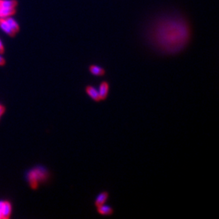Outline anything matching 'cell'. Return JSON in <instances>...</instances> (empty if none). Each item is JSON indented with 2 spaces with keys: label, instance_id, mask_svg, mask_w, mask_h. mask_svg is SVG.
<instances>
[{
  "label": "cell",
  "instance_id": "cell-7",
  "mask_svg": "<svg viewBox=\"0 0 219 219\" xmlns=\"http://www.w3.org/2000/svg\"><path fill=\"white\" fill-rule=\"evenodd\" d=\"M89 71L91 75L94 77H103L106 75V70L104 68L100 65H95V64L89 66Z\"/></svg>",
  "mask_w": 219,
  "mask_h": 219
},
{
  "label": "cell",
  "instance_id": "cell-2",
  "mask_svg": "<svg viewBox=\"0 0 219 219\" xmlns=\"http://www.w3.org/2000/svg\"><path fill=\"white\" fill-rule=\"evenodd\" d=\"M48 172L45 167H35L28 172L27 180L32 187H36L39 182L46 180Z\"/></svg>",
  "mask_w": 219,
  "mask_h": 219
},
{
  "label": "cell",
  "instance_id": "cell-13",
  "mask_svg": "<svg viewBox=\"0 0 219 219\" xmlns=\"http://www.w3.org/2000/svg\"><path fill=\"white\" fill-rule=\"evenodd\" d=\"M5 205V201H0V218H2V209Z\"/></svg>",
  "mask_w": 219,
  "mask_h": 219
},
{
  "label": "cell",
  "instance_id": "cell-12",
  "mask_svg": "<svg viewBox=\"0 0 219 219\" xmlns=\"http://www.w3.org/2000/svg\"><path fill=\"white\" fill-rule=\"evenodd\" d=\"M5 18H6V20L7 21V22L9 23V24L11 27L12 29H13L15 33L18 32V30H19V26H18V23L16 21V20H14V18H10L9 16V17H7Z\"/></svg>",
  "mask_w": 219,
  "mask_h": 219
},
{
  "label": "cell",
  "instance_id": "cell-5",
  "mask_svg": "<svg viewBox=\"0 0 219 219\" xmlns=\"http://www.w3.org/2000/svg\"><path fill=\"white\" fill-rule=\"evenodd\" d=\"M96 208V212L102 216H111L114 213V210L112 206L107 205L106 204L97 206Z\"/></svg>",
  "mask_w": 219,
  "mask_h": 219
},
{
  "label": "cell",
  "instance_id": "cell-10",
  "mask_svg": "<svg viewBox=\"0 0 219 219\" xmlns=\"http://www.w3.org/2000/svg\"><path fill=\"white\" fill-rule=\"evenodd\" d=\"M11 212V204L8 201H5V205H4L2 209V218H9Z\"/></svg>",
  "mask_w": 219,
  "mask_h": 219
},
{
  "label": "cell",
  "instance_id": "cell-9",
  "mask_svg": "<svg viewBox=\"0 0 219 219\" xmlns=\"http://www.w3.org/2000/svg\"><path fill=\"white\" fill-rule=\"evenodd\" d=\"M15 12V8L0 7V18H7L11 16Z\"/></svg>",
  "mask_w": 219,
  "mask_h": 219
},
{
  "label": "cell",
  "instance_id": "cell-15",
  "mask_svg": "<svg viewBox=\"0 0 219 219\" xmlns=\"http://www.w3.org/2000/svg\"><path fill=\"white\" fill-rule=\"evenodd\" d=\"M4 63H5V59L0 55V65H2Z\"/></svg>",
  "mask_w": 219,
  "mask_h": 219
},
{
  "label": "cell",
  "instance_id": "cell-1",
  "mask_svg": "<svg viewBox=\"0 0 219 219\" xmlns=\"http://www.w3.org/2000/svg\"><path fill=\"white\" fill-rule=\"evenodd\" d=\"M191 37L189 24L177 13L158 16L150 22L145 32L147 43L153 50L164 55L181 53L189 45Z\"/></svg>",
  "mask_w": 219,
  "mask_h": 219
},
{
  "label": "cell",
  "instance_id": "cell-14",
  "mask_svg": "<svg viewBox=\"0 0 219 219\" xmlns=\"http://www.w3.org/2000/svg\"><path fill=\"white\" fill-rule=\"evenodd\" d=\"M4 51V46H3V44H2V41L0 40V53H2Z\"/></svg>",
  "mask_w": 219,
  "mask_h": 219
},
{
  "label": "cell",
  "instance_id": "cell-4",
  "mask_svg": "<svg viewBox=\"0 0 219 219\" xmlns=\"http://www.w3.org/2000/svg\"><path fill=\"white\" fill-rule=\"evenodd\" d=\"M84 90H85L86 94L90 96V98L92 101H94L95 102H100V94H99L98 90L97 88L95 87L90 85H87L84 88Z\"/></svg>",
  "mask_w": 219,
  "mask_h": 219
},
{
  "label": "cell",
  "instance_id": "cell-3",
  "mask_svg": "<svg viewBox=\"0 0 219 219\" xmlns=\"http://www.w3.org/2000/svg\"><path fill=\"white\" fill-rule=\"evenodd\" d=\"M109 90H110V84H109V82L104 80L100 84L98 87V92L100 94L101 102L106 100L109 96Z\"/></svg>",
  "mask_w": 219,
  "mask_h": 219
},
{
  "label": "cell",
  "instance_id": "cell-6",
  "mask_svg": "<svg viewBox=\"0 0 219 219\" xmlns=\"http://www.w3.org/2000/svg\"><path fill=\"white\" fill-rule=\"evenodd\" d=\"M109 193L107 191H103L100 192V193L96 195V198H95L94 205L96 206V207H97V206L106 204L107 200L109 199Z\"/></svg>",
  "mask_w": 219,
  "mask_h": 219
},
{
  "label": "cell",
  "instance_id": "cell-16",
  "mask_svg": "<svg viewBox=\"0 0 219 219\" xmlns=\"http://www.w3.org/2000/svg\"><path fill=\"white\" fill-rule=\"evenodd\" d=\"M3 112H4V108H3V106L0 105V117H1V116L2 115Z\"/></svg>",
  "mask_w": 219,
  "mask_h": 219
},
{
  "label": "cell",
  "instance_id": "cell-8",
  "mask_svg": "<svg viewBox=\"0 0 219 219\" xmlns=\"http://www.w3.org/2000/svg\"><path fill=\"white\" fill-rule=\"evenodd\" d=\"M0 28L5 34L9 35V36H14L16 34L5 18H0Z\"/></svg>",
  "mask_w": 219,
  "mask_h": 219
},
{
  "label": "cell",
  "instance_id": "cell-11",
  "mask_svg": "<svg viewBox=\"0 0 219 219\" xmlns=\"http://www.w3.org/2000/svg\"><path fill=\"white\" fill-rule=\"evenodd\" d=\"M16 2L14 0H0V7L15 8Z\"/></svg>",
  "mask_w": 219,
  "mask_h": 219
}]
</instances>
